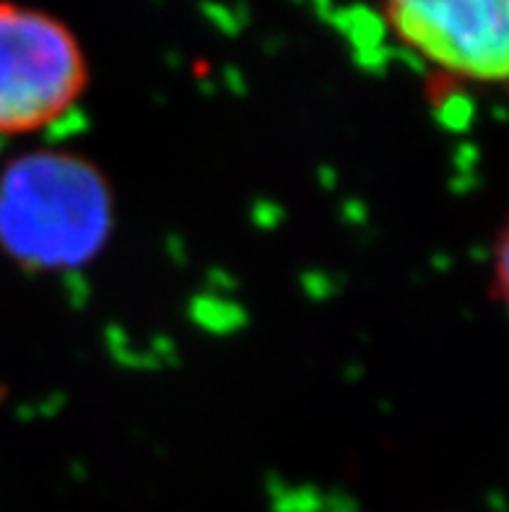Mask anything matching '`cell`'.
Returning a JSON list of instances; mask_svg holds the SVG:
<instances>
[{"instance_id":"1","label":"cell","mask_w":509,"mask_h":512,"mask_svg":"<svg viewBox=\"0 0 509 512\" xmlns=\"http://www.w3.org/2000/svg\"><path fill=\"white\" fill-rule=\"evenodd\" d=\"M115 229V195L97 164L60 149L16 156L0 172V250L26 271H81Z\"/></svg>"},{"instance_id":"2","label":"cell","mask_w":509,"mask_h":512,"mask_svg":"<svg viewBox=\"0 0 509 512\" xmlns=\"http://www.w3.org/2000/svg\"><path fill=\"white\" fill-rule=\"evenodd\" d=\"M89 60L58 16L0 0V136H37L76 110Z\"/></svg>"},{"instance_id":"3","label":"cell","mask_w":509,"mask_h":512,"mask_svg":"<svg viewBox=\"0 0 509 512\" xmlns=\"http://www.w3.org/2000/svg\"><path fill=\"white\" fill-rule=\"evenodd\" d=\"M385 16L408 50L463 81L507 76L509 0H385Z\"/></svg>"}]
</instances>
